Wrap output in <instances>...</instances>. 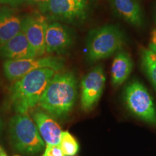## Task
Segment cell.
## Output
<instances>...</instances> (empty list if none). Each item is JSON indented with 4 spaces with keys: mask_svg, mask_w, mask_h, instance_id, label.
Masks as SVG:
<instances>
[{
    "mask_svg": "<svg viewBox=\"0 0 156 156\" xmlns=\"http://www.w3.org/2000/svg\"><path fill=\"white\" fill-rule=\"evenodd\" d=\"M77 97V80L72 72H57L45 89L38 105L54 118L68 116Z\"/></svg>",
    "mask_w": 156,
    "mask_h": 156,
    "instance_id": "6da1fadb",
    "label": "cell"
},
{
    "mask_svg": "<svg viewBox=\"0 0 156 156\" xmlns=\"http://www.w3.org/2000/svg\"><path fill=\"white\" fill-rule=\"evenodd\" d=\"M56 73L50 68L36 69L13 83L9 89V101L16 114H27L38 104L43 93Z\"/></svg>",
    "mask_w": 156,
    "mask_h": 156,
    "instance_id": "7a4b0ae2",
    "label": "cell"
},
{
    "mask_svg": "<svg viewBox=\"0 0 156 156\" xmlns=\"http://www.w3.org/2000/svg\"><path fill=\"white\" fill-rule=\"evenodd\" d=\"M122 30L115 25H106L89 32L87 38V58L95 62L110 57L125 44Z\"/></svg>",
    "mask_w": 156,
    "mask_h": 156,
    "instance_id": "3957f363",
    "label": "cell"
},
{
    "mask_svg": "<svg viewBox=\"0 0 156 156\" xmlns=\"http://www.w3.org/2000/svg\"><path fill=\"white\" fill-rule=\"evenodd\" d=\"M9 133L12 145L20 153L35 155L46 147L36 124L28 113L16 114L11 119Z\"/></svg>",
    "mask_w": 156,
    "mask_h": 156,
    "instance_id": "277c9868",
    "label": "cell"
},
{
    "mask_svg": "<svg viewBox=\"0 0 156 156\" xmlns=\"http://www.w3.org/2000/svg\"><path fill=\"white\" fill-rule=\"evenodd\" d=\"M39 11L49 20L77 24L87 18L90 3L89 0H48Z\"/></svg>",
    "mask_w": 156,
    "mask_h": 156,
    "instance_id": "5b68a950",
    "label": "cell"
},
{
    "mask_svg": "<svg viewBox=\"0 0 156 156\" xmlns=\"http://www.w3.org/2000/svg\"><path fill=\"white\" fill-rule=\"evenodd\" d=\"M124 101L128 110L149 124H156V107L147 89L139 81H132L124 91Z\"/></svg>",
    "mask_w": 156,
    "mask_h": 156,
    "instance_id": "8992f818",
    "label": "cell"
},
{
    "mask_svg": "<svg viewBox=\"0 0 156 156\" xmlns=\"http://www.w3.org/2000/svg\"><path fill=\"white\" fill-rule=\"evenodd\" d=\"M63 59L55 56L33 57L16 60H5L3 64L5 76L10 81H16L36 69L50 68L60 72L64 68Z\"/></svg>",
    "mask_w": 156,
    "mask_h": 156,
    "instance_id": "52a82bcc",
    "label": "cell"
},
{
    "mask_svg": "<svg viewBox=\"0 0 156 156\" xmlns=\"http://www.w3.org/2000/svg\"><path fill=\"white\" fill-rule=\"evenodd\" d=\"M106 84V75L101 65L93 67L81 81V106L83 111H92L100 100Z\"/></svg>",
    "mask_w": 156,
    "mask_h": 156,
    "instance_id": "ba28073f",
    "label": "cell"
},
{
    "mask_svg": "<svg viewBox=\"0 0 156 156\" xmlns=\"http://www.w3.org/2000/svg\"><path fill=\"white\" fill-rule=\"evenodd\" d=\"M48 23V19L41 12L23 17L22 30L38 56L46 53L45 38Z\"/></svg>",
    "mask_w": 156,
    "mask_h": 156,
    "instance_id": "9c48e42d",
    "label": "cell"
},
{
    "mask_svg": "<svg viewBox=\"0 0 156 156\" xmlns=\"http://www.w3.org/2000/svg\"><path fill=\"white\" fill-rule=\"evenodd\" d=\"M73 42V34L67 26L56 21L48 23L45 38L46 53H64Z\"/></svg>",
    "mask_w": 156,
    "mask_h": 156,
    "instance_id": "30bf717a",
    "label": "cell"
},
{
    "mask_svg": "<svg viewBox=\"0 0 156 156\" xmlns=\"http://www.w3.org/2000/svg\"><path fill=\"white\" fill-rule=\"evenodd\" d=\"M32 118L46 145L59 144L62 131L53 116L44 110L36 109L32 112Z\"/></svg>",
    "mask_w": 156,
    "mask_h": 156,
    "instance_id": "8fae6325",
    "label": "cell"
},
{
    "mask_svg": "<svg viewBox=\"0 0 156 156\" xmlns=\"http://www.w3.org/2000/svg\"><path fill=\"white\" fill-rule=\"evenodd\" d=\"M36 56H38L36 51L23 30L0 46V58L5 60L22 59Z\"/></svg>",
    "mask_w": 156,
    "mask_h": 156,
    "instance_id": "7c38bea8",
    "label": "cell"
},
{
    "mask_svg": "<svg viewBox=\"0 0 156 156\" xmlns=\"http://www.w3.org/2000/svg\"><path fill=\"white\" fill-rule=\"evenodd\" d=\"M111 7L117 16L132 26L142 27L143 13L138 0H109Z\"/></svg>",
    "mask_w": 156,
    "mask_h": 156,
    "instance_id": "4fadbf2b",
    "label": "cell"
},
{
    "mask_svg": "<svg viewBox=\"0 0 156 156\" xmlns=\"http://www.w3.org/2000/svg\"><path fill=\"white\" fill-rule=\"evenodd\" d=\"M23 17L9 7L0 9V46L22 30Z\"/></svg>",
    "mask_w": 156,
    "mask_h": 156,
    "instance_id": "5bb4252c",
    "label": "cell"
},
{
    "mask_svg": "<svg viewBox=\"0 0 156 156\" xmlns=\"http://www.w3.org/2000/svg\"><path fill=\"white\" fill-rule=\"evenodd\" d=\"M134 64L127 52L120 50L115 55L112 65V83L115 87L119 86L129 77Z\"/></svg>",
    "mask_w": 156,
    "mask_h": 156,
    "instance_id": "9a60e30c",
    "label": "cell"
},
{
    "mask_svg": "<svg viewBox=\"0 0 156 156\" xmlns=\"http://www.w3.org/2000/svg\"><path fill=\"white\" fill-rule=\"evenodd\" d=\"M140 59L144 73L156 90V54L149 48H142Z\"/></svg>",
    "mask_w": 156,
    "mask_h": 156,
    "instance_id": "2e32d148",
    "label": "cell"
},
{
    "mask_svg": "<svg viewBox=\"0 0 156 156\" xmlns=\"http://www.w3.org/2000/svg\"><path fill=\"white\" fill-rule=\"evenodd\" d=\"M58 145L65 156H75L79 151V144L68 131H62Z\"/></svg>",
    "mask_w": 156,
    "mask_h": 156,
    "instance_id": "e0dca14e",
    "label": "cell"
},
{
    "mask_svg": "<svg viewBox=\"0 0 156 156\" xmlns=\"http://www.w3.org/2000/svg\"><path fill=\"white\" fill-rule=\"evenodd\" d=\"M42 156H65L59 145H46Z\"/></svg>",
    "mask_w": 156,
    "mask_h": 156,
    "instance_id": "ac0fdd59",
    "label": "cell"
},
{
    "mask_svg": "<svg viewBox=\"0 0 156 156\" xmlns=\"http://www.w3.org/2000/svg\"><path fill=\"white\" fill-rule=\"evenodd\" d=\"M149 48L156 54V28L153 29L151 34L149 41Z\"/></svg>",
    "mask_w": 156,
    "mask_h": 156,
    "instance_id": "d6986e66",
    "label": "cell"
},
{
    "mask_svg": "<svg viewBox=\"0 0 156 156\" xmlns=\"http://www.w3.org/2000/svg\"><path fill=\"white\" fill-rule=\"evenodd\" d=\"M47 2L48 0H26L25 2L30 6H36L40 10L47 3Z\"/></svg>",
    "mask_w": 156,
    "mask_h": 156,
    "instance_id": "ffe728a7",
    "label": "cell"
},
{
    "mask_svg": "<svg viewBox=\"0 0 156 156\" xmlns=\"http://www.w3.org/2000/svg\"><path fill=\"white\" fill-rule=\"evenodd\" d=\"M25 2L26 0H0V3L9 5L11 7H17V6L22 5Z\"/></svg>",
    "mask_w": 156,
    "mask_h": 156,
    "instance_id": "44dd1931",
    "label": "cell"
},
{
    "mask_svg": "<svg viewBox=\"0 0 156 156\" xmlns=\"http://www.w3.org/2000/svg\"><path fill=\"white\" fill-rule=\"evenodd\" d=\"M0 156H8L2 145H0Z\"/></svg>",
    "mask_w": 156,
    "mask_h": 156,
    "instance_id": "7402d4cb",
    "label": "cell"
},
{
    "mask_svg": "<svg viewBox=\"0 0 156 156\" xmlns=\"http://www.w3.org/2000/svg\"><path fill=\"white\" fill-rule=\"evenodd\" d=\"M153 18H154V21H155L156 24V4L155 5V7H154V10H153Z\"/></svg>",
    "mask_w": 156,
    "mask_h": 156,
    "instance_id": "603a6c76",
    "label": "cell"
},
{
    "mask_svg": "<svg viewBox=\"0 0 156 156\" xmlns=\"http://www.w3.org/2000/svg\"><path fill=\"white\" fill-rule=\"evenodd\" d=\"M2 127H3V125H2V122L1 118H0V134H1V133H2Z\"/></svg>",
    "mask_w": 156,
    "mask_h": 156,
    "instance_id": "cb8c5ba5",
    "label": "cell"
},
{
    "mask_svg": "<svg viewBox=\"0 0 156 156\" xmlns=\"http://www.w3.org/2000/svg\"><path fill=\"white\" fill-rule=\"evenodd\" d=\"M14 156H18V155H14Z\"/></svg>",
    "mask_w": 156,
    "mask_h": 156,
    "instance_id": "d4e9b609",
    "label": "cell"
}]
</instances>
